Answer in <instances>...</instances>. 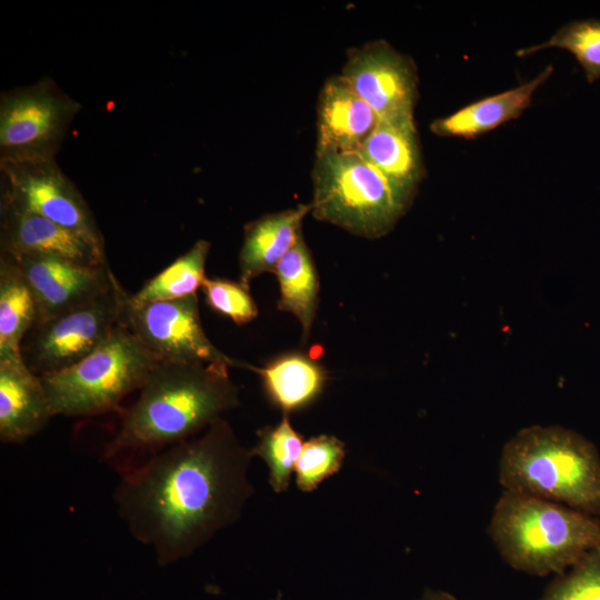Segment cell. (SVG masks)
<instances>
[{
    "instance_id": "6da1fadb",
    "label": "cell",
    "mask_w": 600,
    "mask_h": 600,
    "mask_svg": "<svg viewBox=\"0 0 600 600\" xmlns=\"http://www.w3.org/2000/svg\"><path fill=\"white\" fill-rule=\"evenodd\" d=\"M251 450L222 418L121 472L113 499L129 533L167 566L234 524L253 493Z\"/></svg>"
},
{
    "instance_id": "7a4b0ae2",
    "label": "cell",
    "mask_w": 600,
    "mask_h": 600,
    "mask_svg": "<svg viewBox=\"0 0 600 600\" xmlns=\"http://www.w3.org/2000/svg\"><path fill=\"white\" fill-rule=\"evenodd\" d=\"M227 364L159 362L123 411L103 459L127 471L199 431L239 406Z\"/></svg>"
},
{
    "instance_id": "3957f363",
    "label": "cell",
    "mask_w": 600,
    "mask_h": 600,
    "mask_svg": "<svg viewBox=\"0 0 600 600\" xmlns=\"http://www.w3.org/2000/svg\"><path fill=\"white\" fill-rule=\"evenodd\" d=\"M498 469L506 491L600 517V454L570 429H521L503 446Z\"/></svg>"
},
{
    "instance_id": "277c9868",
    "label": "cell",
    "mask_w": 600,
    "mask_h": 600,
    "mask_svg": "<svg viewBox=\"0 0 600 600\" xmlns=\"http://www.w3.org/2000/svg\"><path fill=\"white\" fill-rule=\"evenodd\" d=\"M488 533L503 560L531 576H561L600 547V519L510 491L496 503Z\"/></svg>"
},
{
    "instance_id": "5b68a950",
    "label": "cell",
    "mask_w": 600,
    "mask_h": 600,
    "mask_svg": "<svg viewBox=\"0 0 600 600\" xmlns=\"http://www.w3.org/2000/svg\"><path fill=\"white\" fill-rule=\"evenodd\" d=\"M159 361L121 322L78 363L39 376L53 416L88 417L119 408L140 390Z\"/></svg>"
},
{
    "instance_id": "8992f818",
    "label": "cell",
    "mask_w": 600,
    "mask_h": 600,
    "mask_svg": "<svg viewBox=\"0 0 600 600\" xmlns=\"http://www.w3.org/2000/svg\"><path fill=\"white\" fill-rule=\"evenodd\" d=\"M311 212L356 236L374 239L407 211L387 180L358 152L316 154Z\"/></svg>"
},
{
    "instance_id": "52a82bcc",
    "label": "cell",
    "mask_w": 600,
    "mask_h": 600,
    "mask_svg": "<svg viewBox=\"0 0 600 600\" xmlns=\"http://www.w3.org/2000/svg\"><path fill=\"white\" fill-rule=\"evenodd\" d=\"M81 104L51 78L0 96V162L56 159Z\"/></svg>"
},
{
    "instance_id": "ba28073f",
    "label": "cell",
    "mask_w": 600,
    "mask_h": 600,
    "mask_svg": "<svg viewBox=\"0 0 600 600\" xmlns=\"http://www.w3.org/2000/svg\"><path fill=\"white\" fill-rule=\"evenodd\" d=\"M128 294L118 282L91 302L34 324L21 344L27 366L37 376H43L88 357L119 324Z\"/></svg>"
},
{
    "instance_id": "9c48e42d",
    "label": "cell",
    "mask_w": 600,
    "mask_h": 600,
    "mask_svg": "<svg viewBox=\"0 0 600 600\" xmlns=\"http://www.w3.org/2000/svg\"><path fill=\"white\" fill-rule=\"evenodd\" d=\"M120 322L159 362L246 368L247 363L229 358L207 337L197 293L138 306L126 300Z\"/></svg>"
},
{
    "instance_id": "30bf717a",
    "label": "cell",
    "mask_w": 600,
    "mask_h": 600,
    "mask_svg": "<svg viewBox=\"0 0 600 600\" xmlns=\"http://www.w3.org/2000/svg\"><path fill=\"white\" fill-rule=\"evenodd\" d=\"M1 198L71 230L106 256L86 199L56 159L0 162Z\"/></svg>"
},
{
    "instance_id": "8fae6325",
    "label": "cell",
    "mask_w": 600,
    "mask_h": 600,
    "mask_svg": "<svg viewBox=\"0 0 600 600\" xmlns=\"http://www.w3.org/2000/svg\"><path fill=\"white\" fill-rule=\"evenodd\" d=\"M341 77L380 120H414L417 67L387 41L376 40L350 49Z\"/></svg>"
},
{
    "instance_id": "7c38bea8",
    "label": "cell",
    "mask_w": 600,
    "mask_h": 600,
    "mask_svg": "<svg viewBox=\"0 0 600 600\" xmlns=\"http://www.w3.org/2000/svg\"><path fill=\"white\" fill-rule=\"evenodd\" d=\"M10 258L32 291L37 307L36 324L91 302L119 282L109 266H84L42 254Z\"/></svg>"
},
{
    "instance_id": "4fadbf2b",
    "label": "cell",
    "mask_w": 600,
    "mask_h": 600,
    "mask_svg": "<svg viewBox=\"0 0 600 600\" xmlns=\"http://www.w3.org/2000/svg\"><path fill=\"white\" fill-rule=\"evenodd\" d=\"M0 249L12 258L42 254L84 266H109L107 257L77 233L2 198Z\"/></svg>"
},
{
    "instance_id": "5bb4252c",
    "label": "cell",
    "mask_w": 600,
    "mask_h": 600,
    "mask_svg": "<svg viewBox=\"0 0 600 600\" xmlns=\"http://www.w3.org/2000/svg\"><path fill=\"white\" fill-rule=\"evenodd\" d=\"M358 153L387 180L407 210L424 176L414 120H380Z\"/></svg>"
},
{
    "instance_id": "9a60e30c",
    "label": "cell",
    "mask_w": 600,
    "mask_h": 600,
    "mask_svg": "<svg viewBox=\"0 0 600 600\" xmlns=\"http://www.w3.org/2000/svg\"><path fill=\"white\" fill-rule=\"evenodd\" d=\"M379 121L341 76L328 78L318 98L316 154L358 152Z\"/></svg>"
},
{
    "instance_id": "2e32d148",
    "label": "cell",
    "mask_w": 600,
    "mask_h": 600,
    "mask_svg": "<svg viewBox=\"0 0 600 600\" xmlns=\"http://www.w3.org/2000/svg\"><path fill=\"white\" fill-rule=\"evenodd\" d=\"M53 417L41 379L23 358L0 359V440L21 443Z\"/></svg>"
},
{
    "instance_id": "e0dca14e",
    "label": "cell",
    "mask_w": 600,
    "mask_h": 600,
    "mask_svg": "<svg viewBox=\"0 0 600 600\" xmlns=\"http://www.w3.org/2000/svg\"><path fill=\"white\" fill-rule=\"evenodd\" d=\"M552 71L553 67L548 66L519 87L474 101L447 117L436 119L430 130L439 137L474 139L517 119L531 106L533 93L550 78Z\"/></svg>"
},
{
    "instance_id": "ac0fdd59",
    "label": "cell",
    "mask_w": 600,
    "mask_h": 600,
    "mask_svg": "<svg viewBox=\"0 0 600 600\" xmlns=\"http://www.w3.org/2000/svg\"><path fill=\"white\" fill-rule=\"evenodd\" d=\"M311 204L266 214L244 227L239 253L240 282L249 287L251 279L273 272L280 259L301 234V223Z\"/></svg>"
},
{
    "instance_id": "d6986e66",
    "label": "cell",
    "mask_w": 600,
    "mask_h": 600,
    "mask_svg": "<svg viewBox=\"0 0 600 600\" xmlns=\"http://www.w3.org/2000/svg\"><path fill=\"white\" fill-rule=\"evenodd\" d=\"M37 321L32 291L18 264L0 254V359L21 358V344Z\"/></svg>"
},
{
    "instance_id": "ffe728a7",
    "label": "cell",
    "mask_w": 600,
    "mask_h": 600,
    "mask_svg": "<svg viewBox=\"0 0 600 600\" xmlns=\"http://www.w3.org/2000/svg\"><path fill=\"white\" fill-rule=\"evenodd\" d=\"M273 273L280 287L279 310L292 313L302 327L303 338H308L318 307L319 281L302 233Z\"/></svg>"
},
{
    "instance_id": "44dd1931",
    "label": "cell",
    "mask_w": 600,
    "mask_h": 600,
    "mask_svg": "<svg viewBox=\"0 0 600 600\" xmlns=\"http://www.w3.org/2000/svg\"><path fill=\"white\" fill-rule=\"evenodd\" d=\"M246 368L261 376L268 396L284 414L312 401L326 381L323 370L298 353L282 356L263 368L249 364Z\"/></svg>"
},
{
    "instance_id": "7402d4cb",
    "label": "cell",
    "mask_w": 600,
    "mask_h": 600,
    "mask_svg": "<svg viewBox=\"0 0 600 600\" xmlns=\"http://www.w3.org/2000/svg\"><path fill=\"white\" fill-rule=\"evenodd\" d=\"M209 250L210 242L198 240L187 252L146 281L139 291L129 294L128 302L138 306L197 293L207 279L204 267Z\"/></svg>"
},
{
    "instance_id": "603a6c76",
    "label": "cell",
    "mask_w": 600,
    "mask_h": 600,
    "mask_svg": "<svg viewBox=\"0 0 600 600\" xmlns=\"http://www.w3.org/2000/svg\"><path fill=\"white\" fill-rule=\"evenodd\" d=\"M258 437V444L251 449V453L267 462L273 491L283 492L289 487L291 473L301 454L302 438L292 428L287 414L276 427L260 430Z\"/></svg>"
},
{
    "instance_id": "cb8c5ba5",
    "label": "cell",
    "mask_w": 600,
    "mask_h": 600,
    "mask_svg": "<svg viewBox=\"0 0 600 600\" xmlns=\"http://www.w3.org/2000/svg\"><path fill=\"white\" fill-rule=\"evenodd\" d=\"M559 48L571 52L581 64L586 79L592 83L600 79V20L584 19L566 23L542 43L522 48L517 56Z\"/></svg>"
},
{
    "instance_id": "d4e9b609",
    "label": "cell",
    "mask_w": 600,
    "mask_h": 600,
    "mask_svg": "<svg viewBox=\"0 0 600 600\" xmlns=\"http://www.w3.org/2000/svg\"><path fill=\"white\" fill-rule=\"evenodd\" d=\"M344 443L333 436L321 434L303 443L296 463V482L301 491L310 492L342 466Z\"/></svg>"
},
{
    "instance_id": "484cf974",
    "label": "cell",
    "mask_w": 600,
    "mask_h": 600,
    "mask_svg": "<svg viewBox=\"0 0 600 600\" xmlns=\"http://www.w3.org/2000/svg\"><path fill=\"white\" fill-rule=\"evenodd\" d=\"M540 600H600V547L589 551L567 572L557 576Z\"/></svg>"
},
{
    "instance_id": "4316f807",
    "label": "cell",
    "mask_w": 600,
    "mask_h": 600,
    "mask_svg": "<svg viewBox=\"0 0 600 600\" xmlns=\"http://www.w3.org/2000/svg\"><path fill=\"white\" fill-rule=\"evenodd\" d=\"M201 288L207 304L237 324H244L257 318L258 308L249 293V287L240 281L207 278Z\"/></svg>"
},
{
    "instance_id": "83f0119b",
    "label": "cell",
    "mask_w": 600,
    "mask_h": 600,
    "mask_svg": "<svg viewBox=\"0 0 600 600\" xmlns=\"http://www.w3.org/2000/svg\"><path fill=\"white\" fill-rule=\"evenodd\" d=\"M416 600H458L453 594L440 590H426L418 599Z\"/></svg>"
}]
</instances>
